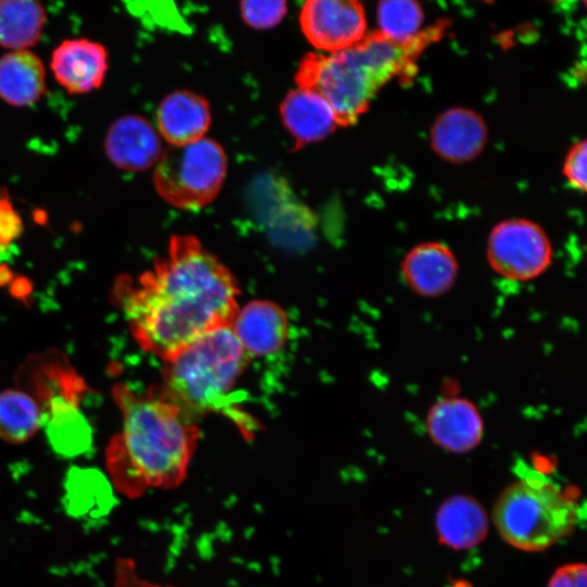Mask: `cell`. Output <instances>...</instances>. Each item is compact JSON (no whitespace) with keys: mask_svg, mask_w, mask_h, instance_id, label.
Masks as SVG:
<instances>
[{"mask_svg":"<svg viewBox=\"0 0 587 587\" xmlns=\"http://www.w3.org/2000/svg\"><path fill=\"white\" fill-rule=\"evenodd\" d=\"M239 288L232 272L192 235H174L167 252L137 279L118 278L114 297L138 345L171 360L201 336L230 326Z\"/></svg>","mask_w":587,"mask_h":587,"instance_id":"6da1fadb","label":"cell"},{"mask_svg":"<svg viewBox=\"0 0 587 587\" xmlns=\"http://www.w3.org/2000/svg\"><path fill=\"white\" fill-rule=\"evenodd\" d=\"M113 397L123 416L105 452L114 486L130 498L179 486L201 436L196 416L162 386L136 392L118 384Z\"/></svg>","mask_w":587,"mask_h":587,"instance_id":"7a4b0ae2","label":"cell"},{"mask_svg":"<svg viewBox=\"0 0 587 587\" xmlns=\"http://www.w3.org/2000/svg\"><path fill=\"white\" fill-rule=\"evenodd\" d=\"M423 37L400 46L375 32L341 51L308 53L299 64L296 83L320 93L339 125H351L367 110L378 89L404 71L426 42Z\"/></svg>","mask_w":587,"mask_h":587,"instance_id":"3957f363","label":"cell"},{"mask_svg":"<svg viewBox=\"0 0 587 587\" xmlns=\"http://www.w3.org/2000/svg\"><path fill=\"white\" fill-rule=\"evenodd\" d=\"M500 494L492 521L504 541L524 551H542L569 536L582 515L575 497L532 469Z\"/></svg>","mask_w":587,"mask_h":587,"instance_id":"277c9868","label":"cell"},{"mask_svg":"<svg viewBox=\"0 0 587 587\" xmlns=\"http://www.w3.org/2000/svg\"><path fill=\"white\" fill-rule=\"evenodd\" d=\"M248 357L230 326L218 328L164 362L162 387L197 417L222 407Z\"/></svg>","mask_w":587,"mask_h":587,"instance_id":"5b68a950","label":"cell"},{"mask_svg":"<svg viewBox=\"0 0 587 587\" xmlns=\"http://www.w3.org/2000/svg\"><path fill=\"white\" fill-rule=\"evenodd\" d=\"M226 172L224 149L215 140L203 137L163 150L153 171V185L172 207L196 211L216 198Z\"/></svg>","mask_w":587,"mask_h":587,"instance_id":"8992f818","label":"cell"},{"mask_svg":"<svg viewBox=\"0 0 587 587\" xmlns=\"http://www.w3.org/2000/svg\"><path fill=\"white\" fill-rule=\"evenodd\" d=\"M551 241L537 223L527 218L504 220L491 229L486 258L502 278L528 282L541 276L552 262Z\"/></svg>","mask_w":587,"mask_h":587,"instance_id":"52a82bcc","label":"cell"},{"mask_svg":"<svg viewBox=\"0 0 587 587\" xmlns=\"http://www.w3.org/2000/svg\"><path fill=\"white\" fill-rule=\"evenodd\" d=\"M300 27L321 53L350 48L366 35V15L355 0H308L300 11Z\"/></svg>","mask_w":587,"mask_h":587,"instance_id":"ba28073f","label":"cell"},{"mask_svg":"<svg viewBox=\"0 0 587 587\" xmlns=\"http://www.w3.org/2000/svg\"><path fill=\"white\" fill-rule=\"evenodd\" d=\"M425 427L434 444L453 453L475 449L484 437V420L474 402L464 397H444L428 409Z\"/></svg>","mask_w":587,"mask_h":587,"instance_id":"9c48e42d","label":"cell"},{"mask_svg":"<svg viewBox=\"0 0 587 587\" xmlns=\"http://www.w3.org/2000/svg\"><path fill=\"white\" fill-rule=\"evenodd\" d=\"M459 271L455 254L439 241L412 247L400 263L404 285L423 298H437L450 291L458 280Z\"/></svg>","mask_w":587,"mask_h":587,"instance_id":"30bf717a","label":"cell"},{"mask_svg":"<svg viewBox=\"0 0 587 587\" xmlns=\"http://www.w3.org/2000/svg\"><path fill=\"white\" fill-rule=\"evenodd\" d=\"M50 67L67 92L87 93L100 88L105 79L108 51L102 43L91 39H66L53 50Z\"/></svg>","mask_w":587,"mask_h":587,"instance_id":"8fae6325","label":"cell"},{"mask_svg":"<svg viewBox=\"0 0 587 587\" xmlns=\"http://www.w3.org/2000/svg\"><path fill=\"white\" fill-rule=\"evenodd\" d=\"M109 160L125 171H142L158 163L163 149L159 132L145 117L126 114L116 118L104 138Z\"/></svg>","mask_w":587,"mask_h":587,"instance_id":"7c38bea8","label":"cell"},{"mask_svg":"<svg viewBox=\"0 0 587 587\" xmlns=\"http://www.w3.org/2000/svg\"><path fill=\"white\" fill-rule=\"evenodd\" d=\"M433 150L451 163H464L485 148L488 128L477 112L467 108H451L442 112L430 127Z\"/></svg>","mask_w":587,"mask_h":587,"instance_id":"4fadbf2b","label":"cell"},{"mask_svg":"<svg viewBox=\"0 0 587 587\" xmlns=\"http://www.w3.org/2000/svg\"><path fill=\"white\" fill-rule=\"evenodd\" d=\"M230 327L248 355L278 351L289 333L286 313L267 300H254L239 308Z\"/></svg>","mask_w":587,"mask_h":587,"instance_id":"5bb4252c","label":"cell"},{"mask_svg":"<svg viewBox=\"0 0 587 587\" xmlns=\"http://www.w3.org/2000/svg\"><path fill=\"white\" fill-rule=\"evenodd\" d=\"M279 113L297 148L326 138L339 125L328 102L309 88L297 87L289 91Z\"/></svg>","mask_w":587,"mask_h":587,"instance_id":"9a60e30c","label":"cell"},{"mask_svg":"<svg viewBox=\"0 0 587 587\" xmlns=\"http://www.w3.org/2000/svg\"><path fill=\"white\" fill-rule=\"evenodd\" d=\"M210 124L209 102L189 90L171 92L157 111L159 134L170 146H184L203 138Z\"/></svg>","mask_w":587,"mask_h":587,"instance_id":"2e32d148","label":"cell"},{"mask_svg":"<svg viewBox=\"0 0 587 587\" xmlns=\"http://www.w3.org/2000/svg\"><path fill=\"white\" fill-rule=\"evenodd\" d=\"M488 522L482 504L464 495L446 499L435 519L439 541L455 550L471 549L480 544L488 533Z\"/></svg>","mask_w":587,"mask_h":587,"instance_id":"e0dca14e","label":"cell"},{"mask_svg":"<svg viewBox=\"0 0 587 587\" xmlns=\"http://www.w3.org/2000/svg\"><path fill=\"white\" fill-rule=\"evenodd\" d=\"M46 91V70L41 59L17 50L0 58V98L13 107L37 102Z\"/></svg>","mask_w":587,"mask_h":587,"instance_id":"ac0fdd59","label":"cell"},{"mask_svg":"<svg viewBox=\"0 0 587 587\" xmlns=\"http://www.w3.org/2000/svg\"><path fill=\"white\" fill-rule=\"evenodd\" d=\"M41 414V426L58 454L73 458L90 450L92 429L80 405L58 403L48 407Z\"/></svg>","mask_w":587,"mask_h":587,"instance_id":"d6986e66","label":"cell"},{"mask_svg":"<svg viewBox=\"0 0 587 587\" xmlns=\"http://www.w3.org/2000/svg\"><path fill=\"white\" fill-rule=\"evenodd\" d=\"M46 21V10L38 1L0 0V46L27 50L39 40Z\"/></svg>","mask_w":587,"mask_h":587,"instance_id":"ffe728a7","label":"cell"},{"mask_svg":"<svg viewBox=\"0 0 587 587\" xmlns=\"http://www.w3.org/2000/svg\"><path fill=\"white\" fill-rule=\"evenodd\" d=\"M42 424V414L35 398L18 389L0 392V439L8 444H23Z\"/></svg>","mask_w":587,"mask_h":587,"instance_id":"44dd1931","label":"cell"},{"mask_svg":"<svg viewBox=\"0 0 587 587\" xmlns=\"http://www.w3.org/2000/svg\"><path fill=\"white\" fill-rule=\"evenodd\" d=\"M423 21V8L417 1L385 0L377 4V32L396 45L417 39Z\"/></svg>","mask_w":587,"mask_h":587,"instance_id":"7402d4cb","label":"cell"},{"mask_svg":"<svg viewBox=\"0 0 587 587\" xmlns=\"http://www.w3.org/2000/svg\"><path fill=\"white\" fill-rule=\"evenodd\" d=\"M287 12L285 1L248 0L240 3V13L243 21L257 29H266L276 26Z\"/></svg>","mask_w":587,"mask_h":587,"instance_id":"603a6c76","label":"cell"},{"mask_svg":"<svg viewBox=\"0 0 587 587\" xmlns=\"http://www.w3.org/2000/svg\"><path fill=\"white\" fill-rule=\"evenodd\" d=\"M22 233V217L14 208L7 189L0 188V251L5 250Z\"/></svg>","mask_w":587,"mask_h":587,"instance_id":"cb8c5ba5","label":"cell"},{"mask_svg":"<svg viewBox=\"0 0 587 587\" xmlns=\"http://www.w3.org/2000/svg\"><path fill=\"white\" fill-rule=\"evenodd\" d=\"M586 152L587 143L583 139L570 149L563 164V174L567 182L582 191L586 190Z\"/></svg>","mask_w":587,"mask_h":587,"instance_id":"d4e9b609","label":"cell"},{"mask_svg":"<svg viewBox=\"0 0 587 587\" xmlns=\"http://www.w3.org/2000/svg\"><path fill=\"white\" fill-rule=\"evenodd\" d=\"M586 576L584 563L565 564L554 571L547 587H586Z\"/></svg>","mask_w":587,"mask_h":587,"instance_id":"484cf974","label":"cell"},{"mask_svg":"<svg viewBox=\"0 0 587 587\" xmlns=\"http://www.w3.org/2000/svg\"><path fill=\"white\" fill-rule=\"evenodd\" d=\"M115 584L117 587H174L151 583L139 576L132 559L121 558L115 565Z\"/></svg>","mask_w":587,"mask_h":587,"instance_id":"4316f807","label":"cell"}]
</instances>
